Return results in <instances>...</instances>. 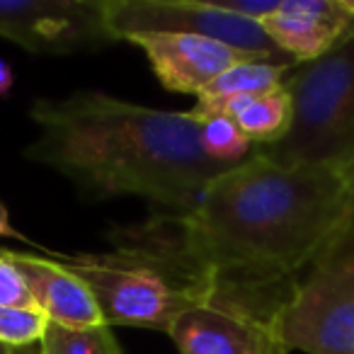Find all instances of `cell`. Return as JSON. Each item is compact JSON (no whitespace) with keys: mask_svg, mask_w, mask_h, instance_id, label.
<instances>
[{"mask_svg":"<svg viewBox=\"0 0 354 354\" xmlns=\"http://www.w3.org/2000/svg\"><path fill=\"white\" fill-rule=\"evenodd\" d=\"M347 187L335 167H289L252 153L185 212L112 231L117 252L160 265L204 299L277 320L304 272L344 228Z\"/></svg>","mask_w":354,"mask_h":354,"instance_id":"6da1fadb","label":"cell"},{"mask_svg":"<svg viewBox=\"0 0 354 354\" xmlns=\"http://www.w3.org/2000/svg\"><path fill=\"white\" fill-rule=\"evenodd\" d=\"M39 136L27 158L73 180L97 199L141 197L160 212H185L231 165L202 146V122L124 102L104 93L37 100L30 109Z\"/></svg>","mask_w":354,"mask_h":354,"instance_id":"7a4b0ae2","label":"cell"},{"mask_svg":"<svg viewBox=\"0 0 354 354\" xmlns=\"http://www.w3.org/2000/svg\"><path fill=\"white\" fill-rule=\"evenodd\" d=\"M291 124L284 138L255 148L279 165L344 167L354 160V32L333 51L289 71Z\"/></svg>","mask_w":354,"mask_h":354,"instance_id":"3957f363","label":"cell"},{"mask_svg":"<svg viewBox=\"0 0 354 354\" xmlns=\"http://www.w3.org/2000/svg\"><path fill=\"white\" fill-rule=\"evenodd\" d=\"M274 335L286 352L354 354V231H339L299 274Z\"/></svg>","mask_w":354,"mask_h":354,"instance_id":"277c9868","label":"cell"},{"mask_svg":"<svg viewBox=\"0 0 354 354\" xmlns=\"http://www.w3.org/2000/svg\"><path fill=\"white\" fill-rule=\"evenodd\" d=\"M64 265L88 284L109 328L131 325L167 333L183 310L204 301L160 265L127 252L80 255Z\"/></svg>","mask_w":354,"mask_h":354,"instance_id":"5b68a950","label":"cell"},{"mask_svg":"<svg viewBox=\"0 0 354 354\" xmlns=\"http://www.w3.org/2000/svg\"><path fill=\"white\" fill-rule=\"evenodd\" d=\"M104 15L114 41L133 35H197L221 41L252 61L299 66L272 41L255 20L226 10L221 3L199 0H104Z\"/></svg>","mask_w":354,"mask_h":354,"instance_id":"8992f818","label":"cell"},{"mask_svg":"<svg viewBox=\"0 0 354 354\" xmlns=\"http://www.w3.org/2000/svg\"><path fill=\"white\" fill-rule=\"evenodd\" d=\"M0 37L35 54H78L114 41L104 0H0Z\"/></svg>","mask_w":354,"mask_h":354,"instance_id":"52a82bcc","label":"cell"},{"mask_svg":"<svg viewBox=\"0 0 354 354\" xmlns=\"http://www.w3.org/2000/svg\"><path fill=\"white\" fill-rule=\"evenodd\" d=\"M167 335L180 354H289L277 339L272 320L223 299L189 306Z\"/></svg>","mask_w":354,"mask_h":354,"instance_id":"ba28073f","label":"cell"},{"mask_svg":"<svg viewBox=\"0 0 354 354\" xmlns=\"http://www.w3.org/2000/svg\"><path fill=\"white\" fill-rule=\"evenodd\" d=\"M127 41L146 54L162 88L197 97L231 66L252 61L221 41L197 35H133Z\"/></svg>","mask_w":354,"mask_h":354,"instance_id":"9c48e42d","label":"cell"},{"mask_svg":"<svg viewBox=\"0 0 354 354\" xmlns=\"http://www.w3.org/2000/svg\"><path fill=\"white\" fill-rule=\"evenodd\" d=\"M260 25L286 56L308 64L354 32V0H279Z\"/></svg>","mask_w":354,"mask_h":354,"instance_id":"30bf717a","label":"cell"},{"mask_svg":"<svg viewBox=\"0 0 354 354\" xmlns=\"http://www.w3.org/2000/svg\"><path fill=\"white\" fill-rule=\"evenodd\" d=\"M3 252L22 272L37 308L51 323H59L64 328L73 330H88L104 325L102 310H100L93 291L64 262L41 260V257L27 255V252Z\"/></svg>","mask_w":354,"mask_h":354,"instance_id":"8fae6325","label":"cell"},{"mask_svg":"<svg viewBox=\"0 0 354 354\" xmlns=\"http://www.w3.org/2000/svg\"><path fill=\"white\" fill-rule=\"evenodd\" d=\"M197 122L212 117H228L238 124L248 141L255 148H265L281 141L291 124V97L289 90H272L255 97H233V100H197V107L189 109Z\"/></svg>","mask_w":354,"mask_h":354,"instance_id":"7c38bea8","label":"cell"},{"mask_svg":"<svg viewBox=\"0 0 354 354\" xmlns=\"http://www.w3.org/2000/svg\"><path fill=\"white\" fill-rule=\"evenodd\" d=\"M294 66H274L262 61H241L221 73L197 100H233V97H255L286 83V75Z\"/></svg>","mask_w":354,"mask_h":354,"instance_id":"4fadbf2b","label":"cell"},{"mask_svg":"<svg viewBox=\"0 0 354 354\" xmlns=\"http://www.w3.org/2000/svg\"><path fill=\"white\" fill-rule=\"evenodd\" d=\"M39 354H122V347L109 325L73 330L49 323L39 342Z\"/></svg>","mask_w":354,"mask_h":354,"instance_id":"5bb4252c","label":"cell"},{"mask_svg":"<svg viewBox=\"0 0 354 354\" xmlns=\"http://www.w3.org/2000/svg\"><path fill=\"white\" fill-rule=\"evenodd\" d=\"M202 146L209 158L223 165H238L255 153V146L248 141L238 124L228 117H212L202 122Z\"/></svg>","mask_w":354,"mask_h":354,"instance_id":"9a60e30c","label":"cell"},{"mask_svg":"<svg viewBox=\"0 0 354 354\" xmlns=\"http://www.w3.org/2000/svg\"><path fill=\"white\" fill-rule=\"evenodd\" d=\"M51 320L39 308L0 306V342L12 349L39 344Z\"/></svg>","mask_w":354,"mask_h":354,"instance_id":"2e32d148","label":"cell"},{"mask_svg":"<svg viewBox=\"0 0 354 354\" xmlns=\"http://www.w3.org/2000/svg\"><path fill=\"white\" fill-rule=\"evenodd\" d=\"M0 306H10V308H37L22 272L17 270L15 262L3 250H0Z\"/></svg>","mask_w":354,"mask_h":354,"instance_id":"e0dca14e","label":"cell"},{"mask_svg":"<svg viewBox=\"0 0 354 354\" xmlns=\"http://www.w3.org/2000/svg\"><path fill=\"white\" fill-rule=\"evenodd\" d=\"M221 6L236 15L248 17V20L262 22L279 8V0H223Z\"/></svg>","mask_w":354,"mask_h":354,"instance_id":"ac0fdd59","label":"cell"},{"mask_svg":"<svg viewBox=\"0 0 354 354\" xmlns=\"http://www.w3.org/2000/svg\"><path fill=\"white\" fill-rule=\"evenodd\" d=\"M347 187V216H344V228L342 231H354V160H349L344 167H339Z\"/></svg>","mask_w":354,"mask_h":354,"instance_id":"d6986e66","label":"cell"},{"mask_svg":"<svg viewBox=\"0 0 354 354\" xmlns=\"http://www.w3.org/2000/svg\"><path fill=\"white\" fill-rule=\"evenodd\" d=\"M0 238H22L20 233L12 228L10 216H8V209L0 204Z\"/></svg>","mask_w":354,"mask_h":354,"instance_id":"ffe728a7","label":"cell"},{"mask_svg":"<svg viewBox=\"0 0 354 354\" xmlns=\"http://www.w3.org/2000/svg\"><path fill=\"white\" fill-rule=\"evenodd\" d=\"M12 88V68L0 59V97Z\"/></svg>","mask_w":354,"mask_h":354,"instance_id":"44dd1931","label":"cell"},{"mask_svg":"<svg viewBox=\"0 0 354 354\" xmlns=\"http://www.w3.org/2000/svg\"><path fill=\"white\" fill-rule=\"evenodd\" d=\"M12 354H39V344H32V347H20Z\"/></svg>","mask_w":354,"mask_h":354,"instance_id":"7402d4cb","label":"cell"},{"mask_svg":"<svg viewBox=\"0 0 354 354\" xmlns=\"http://www.w3.org/2000/svg\"><path fill=\"white\" fill-rule=\"evenodd\" d=\"M12 352H15V349H12V347H8V344H3V342H0V354H12Z\"/></svg>","mask_w":354,"mask_h":354,"instance_id":"603a6c76","label":"cell"}]
</instances>
